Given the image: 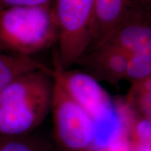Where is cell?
Here are the masks:
<instances>
[{"label": "cell", "mask_w": 151, "mask_h": 151, "mask_svg": "<svg viewBox=\"0 0 151 151\" xmlns=\"http://www.w3.org/2000/svg\"><path fill=\"white\" fill-rule=\"evenodd\" d=\"M52 69L17 78L0 93V137L30 134L51 111Z\"/></svg>", "instance_id": "obj_1"}, {"label": "cell", "mask_w": 151, "mask_h": 151, "mask_svg": "<svg viewBox=\"0 0 151 151\" xmlns=\"http://www.w3.org/2000/svg\"><path fill=\"white\" fill-rule=\"evenodd\" d=\"M51 5L0 9V50L32 57L58 43V28Z\"/></svg>", "instance_id": "obj_2"}, {"label": "cell", "mask_w": 151, "mask_h": 151, "mask_svg": "<svg viewBox=\"0 0 151 151\" xmlns=\"http://www.w3.org/2000/svg\"><path fill=\"white\" fill-rule=\"evenodd\" d=\"M95 0H53L52 11L58 28L55 59L64 69L76 64L88 48Z\"/></svg>", "instance_id": "obj_3"}, {"label": "cell", "mask_w": 151, "mask_h": 151, "mask_svg": "<svg viewBox=\"0 0 151 151\" xmlns=\"http://www.w3.org/2000/svg\"><path fill=\"white\" fill-rule=\"evenodd\" d=\"M51 112L58 146L64 151H90L94 132L93 120L55 80Z\"/></svg>", "instance_id": "obj_4"}, {"label": "cell", "mask_w": 151, "mask_h": 151, "mask_svg": "<svg viewBox=\"0 0 151 151\" xmlns=\"http://www.w3.org/2000/svg\"><path fill=\"white\" fill-rule=\"evenodd\" d=\"M52 76L66 93L91 116L94 122L105 120L116 113L114 99L99 81L81 69H64L54 59Z\"/></svg>", "instance_id": "obj_5"}, {"label": "cell", "mask_w": 151, "mask_h": 151, "mask_svg": "<svg viewBox=\"0 0 151 151\" xmlns=\"http://www.w3.org/2000/svg\"><path fill=\"white\" fill-rule=\"evenodd\" d=\"M151 9V0H95L91 36L86 52L99 44L117 26Z\"/></svg>", "instance_id": "obj_6"}, {"label": "cell", "mask_w": 151, "mask_h": 151, "mask_svg": "<svg viewBox=\"0 0 151 151\" xmlns=\"http://www.w3.org/2000/svg\"><path fill=\"white\" fill-rule=\"evenodd\" d=\"M130 58L121 49L101 44L85 52L76 65L99 82L115 85L125 80Z\"/></svg>", "instance_id": "obj_7"}, {"label": "cell", "mask_w": 151, "mask_h": 151, "mask_svg": "<svg viewBox=\"0 0 151 151\" xmlns=\"http://www.w3.org/2000/svg\"><path fill=\"white\" fill-rule=\"evenodd\" d=\"M150 39L151 9L134 15L124 20L99 45L121 49L132 55L136 50Z\"/></svg>", "instance_id": "obj_8"}, {"label": "cell", "mask_w": 151, "mask_h": 151, "mask_svg": "<svg viewBox=\"0 0 151 151\" xmlns=\"http://www.w3.org/2000/svg\"><path fill=\"white\" fill-rule=\"evenodd\" d=\"M50 68L32 57L16 55L0 50V93L26 73Z\"/></svg>", "instance_id": "obj_9"}, {"label": "cell", "mask_w": 151, "mask_h": 151, "mask_svg": "<svg viewBox=\"0 0 151 151\" xmlns=\"http://www.w3.org/2000/svg\"><path fill=\"white\" fill-rule=\"evenodd\" d=\"M151 76V39L136 50L130 58L125 80L131 83Z\"/></svg>", "instance_id": "obj_10"}, {"label": "cell", "mask_w": 151, "mask_h": 151, "mask_svg": "<svg viewBox=\"0 0 151 151\" xmlns=\"http://www.w3.org/2000/svg\"><path fill=\"white\" fill-rule=\"evenodd\" d=\"M0 151H55L50 145L30 134L0 137Z\"/></svg>", "instance_id": "obj_11"}, {"label": "cell", "mask_w": 151, "mask_h": 151, "mask_svg": "<svg viewBox=\"0 0 151 151\" xmlns=\"http://www.w3.org/2000/svg\"><path fill=\"white\" fill-rule=\"evenodd\" d=\"M125 98L138 116L151 122V92L132 83Z\"/></svg>", "instance_id": "obj_12"}, {"label": "cell", "mask_w": 151, "mask_h": 151, "mask_svg": "<svg viewBox=\"0 0 151 151\" xmlns=\"http://www.w3.org/2000/svg\"><path fill=\"white\" fill-rule=\"evenodd\" d=\"M53 0H0V9L14 6L51 5Z\"/></svg>", "instance_id": "obj_13"}, {"label": "cell", "mask_w": 151, "mask_h": 151, "mask_svg": "<svg viewBox=\"0 0 151 151\" xmlns=\"http://www.w3.org/2000/svg\"><path fill=\"white\" fill-rule=\"evenodd\" d=\"M104 151H132L129 135L121 137L107 147Z\"/></svg>", "instance_id": "obj_14"}, {"label": "cell", "mask_w": 151, "mask_h": 151, "mask_svg": "<svg viewBox=\"0 0 151 151\" xmlns=\"http://www.w3.org/2000/svg\"><path fill=\"white\" fill-rule=\"evenodd\" d=\"M132 151H151V142L146 143H132Z\"/></svg>", "instance_id": "obj_15"}]
</instances>
